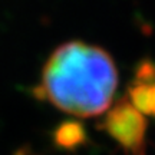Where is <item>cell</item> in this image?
<instances>
[{
    "label": "cell",
    "mask_w": 155,
    "mask_h": 155,
    "mask_svg": "<svg viewBox=\"0 0 155 155\" xmlns=\"http://www.w3.org/2000/svg\"><path fill=\"white\" fill-rule=\"evenodd\" d=\"M116 85L118 73L109 53L94 45L69 42L48 59L40 92L62 111L94 116L109 109Z\"/></svg>",
    "instance_id": "6da1fadb"
},
{
    "label": "cell",
    "mask_w": 155,
    "mask_h": 155,
    "mask_svg": "<svg viewBox=\"0 0 155 155\" xmlns=\"http://www.w3.org/2000/svg\"><path fill=\"white\" fill-rule=\"evenodd\" d=\"M105 129L125 150L135 155L144 154L147 122L129 101H122L112 108L105 119Z\"/></svg>",
    "instance_id": "7a4b0ae2"
},
{
    "label": "cell",
    "mask_w": 155,
    "mask_h": 155,
    "mask_svg": "<svg viewBox=\"0 0 155 155\" xmlns=\"http://www.w3.org/2000/svg\"><path fill=\"white\" fill-rule=\"evenodd\" d=\"M129 102L142 115L155 118V65L145 63L139 68L137 79L129 91Z\"/></svg>",
    "instance_id": "3957f363"
}]
</instances>
